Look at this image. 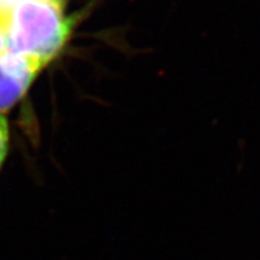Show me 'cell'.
<instances>
[{"mask_svg":"<svg viewBox=\"0 0 260 260\" xmlns=\"http://www.w3.org/2000/svg\"><path fill=\"white\" fill-rule=\"evenodd\" d=\"M19 0H0V5L5 9H11L15 4H17Z\"/></svg>","mask_w":260,"mask_h":260,"instance_id":"obj_5","label":"cell"},{"mask_svg":"<svg viewBox=\"0 0 260 260\" xmlns=\"http://www.w3.org/2000/svg\"><path fill=\"white\" fill-rule=\"evenodd\" d=\"M73 30L65 3L19 0L10 9L6 51L50 64L63 50Z\"/></svg>","mask_w":260,"mask_h":260,"instance_id":"obj_1","label":"cell"},{"mask_svg":"<svg viewBox=\"0 0 260 260\" xmlns=\"http://www.w3.org/2000/svg\"><path fill=\"white\" fill-rule=\"evenodd\" d=\"M10 9L0 5V56L6 51V28H8V16Z\"/></svg>","mask_w":260,"mask_h":260,"instance_id":"obj_4","label":"cell"},{"mask_svg":"<svg viewBox=\"0 0 260 260\" xmlns=\"http://www.w3.org/2000/svg\"><path fill=\"white\" fill-rule=\"evenodd\" d=\"M44 61L5 51L0 56V115L19 102L42 69Z\"/></svg>","mask_w":260,"mask_h":260,"instance_id":"obj_2","label":"cell"},{"mask_svg":"<svg viewBox=\"0 0 260 260\" xmlns=\"http://www.w3.org/2000/svg\"><path fill=\"white\" fill-rule=\"evenodd\" d=\"M10 144V133L9 123L4 115H0V171H2L4 162L9 153Z\"/></svg>","mask_w":260,"mask_h":260,"instance_id":"obj_3","label":"cell"}]
</instances>
